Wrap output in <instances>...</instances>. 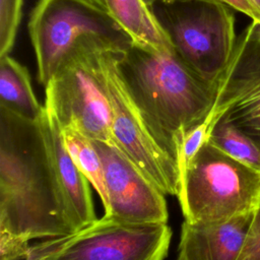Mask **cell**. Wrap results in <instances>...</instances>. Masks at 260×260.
Masks as SVG:
<instances>
[{
  "label": "cell",
  "mask_w": 260,
  "mask_h": 260,
  "mask_svg": "<svg viewBox=\"0 0 260 260\" xmlns=\"http://www.w3.org/2000/svg\"><path fill=\"white\" fill-rule=\"evenodd\" d=\"M232 9L240 11L250 17L252 21L260 23V9L251 0H219Z\"/></svg>",
  "instance_id": "obj_21"
},
{
  "label": "cell",
  "mask_w": 260,
  "mask_h": 260,
  "mask_svg": "<svg viewBox=\"0 0 260 260\" xmlns=\"http://www.w3.org/2000/svg\"><path fill=\"white\" fill-rule=\"evenodd\" d=\"M236 260H260V198L255 207L244 244Z\"/></svg>",
  "instance_id": "obj_19"
},
{
  "label": "cell",
  "mask_w": 260,
  "mask_h": 260,
  "mask_svg": "<svg viewBox=\"0 0 260 260\" xmlns=\"http://www.w3.org/2000/svg\"><path fill=\"white\" fill-rule=\"evenodd\" d=\"M149 5L177 56L217 82L237 43L231 7L219 0H153Z\"/></svg>",
  "instance_id": "obj_5"
},
{
  "label": "cell",
  "mask_w": 260,
  "mask_h": 260,
  "mask_svg": "<svg viewBox=\"0 0 260 260\" xmlns=\"http://www.w3.org/2000/svg\"><path fill=\"white\" fill-rule=\"evenodd\" d=\"M27 27L37 78L44 86L84 36H98L122 47L131 44L112 16L92 0H38Z\"/></svg>",
  "instance_id": "obj_7"
},
{
  "label": "cell",
  "mask_w": 260,
  "mask_h": 260,
  "mask_svg": "<svg viewBox=\"0 0 260 260\" xmlns=\"http://www.w3.org/2000/svg\"><path fill=\"white\" fill-rule=\"evenodd\" d=\"M167 223H132L104 215L65 236L29 245L24 260H164L172 240Z\"/></svg>",
  "instance_id": "obj_6"
},
{
  "label": "cell",
  "mask_w": 260,
  "mask_h": 260,
  "mask_svg": "<svg viewBox=\"0 0 260 260\" xmlns=\"http://www.w3.org/2000/svg\"><path fill=\"white\" fill-rule=\"evenodd\" d=\"M260 9V0H251Z\"/></svg>",
  "instance_id": "obj_24"
},
{
  "label": "cell",
  "mask_w": 260,
  "mask_h": 260,
  "mask_svg": "<svg viewBox=\"0 0 260 260\" xmlns=\"http://www.w3.org/2000/svg\"><path fill=\"white\" fill-rule=\"evenodd\" d=\"M103 7L132 44L157 51H174L146 0H92Z\"/></svg>",
  "instance_id": "obj_13"
},
{
  "label": "cell",
  "mask_w": 260,
  "mask_h": 260,
  "mask_svg": "<svg viewBox=\"0 0 260 260\" xmlns=\"http://www.w3.org/2000/svg\"><path fill=\"white\" fill-rule=\"evenodd\" d=\"M41 118L27 120L0 107V232L28 241L73 233Z\"/></svg>",
  "instance_id": "obj_1"
},
{
  "label": "cell",
  "mask_w": 260,
  "mask_h": 260,
  "mask_svg": "<svg viewBox=\"0 0 260 260\" xmlns=\"http://www.w3.org/2000/svg\"><path fill=\"white\" fill-rule=\"evenodd\" d=\"M125 49L112 48L106 62L113 141L166 195L177 196L180 188L177 164L148 131L121 76L118 61Z\"/></svg>",
  "instance_id": "obj_8"
},
{
  "label": "cell",
  "mask_w": 260,
  "mask_h": 260,
  "mask_svg": "<svg viewBox=\"0 0 260 260\" xmlns=\"http://www.w3.org/2000/svg\"><path fill=\"white\" fill-rule=\"evenodd\" d=\"M114 47L122 46L98 36L82 37L44 86L45 110L61 129L114 143L106 80L107 57Z\"/></svg>",
  "instance_id": "obj_3"
},
{
  "label": "cell",
  "mask_w": 260,
  "mask_h": 260,
  "mask_svg": "<svg viewBox=\"0 0 260 260\" xmlns=\"http://www.w3.org/2000/svg\"><path fill=\"white\" fill-rule=\"evenodd\" d=\"M28 240L0 232V260H24L29 248Z\"/></svg>",
  "instance_id": "obj_20"
},
{
  "label": "cell",
  "mask_w": 260,
  "mask_h": 260,
  "mask_svg": "<svg viewBox=\"0 0 260 260\" xmlns=\"http://www.w3.org/2000/svg\"><path fill=\"white\" fill-rule=\"evenodd\" d=\"M177 197L188 222L226 220L255 210L260 198V172L206 140L181 175Z\"/></svg>",
  "instance_id": "obj_4"
},
{
  "label": "cell",
  "mask_w": 260,
  "mask_h": 260,
  "mask_svg": "<svg viewBox=\"0 0 260 260\" xmlns=\"http://www.w3.org/2000/svg\"><path fill=\"white\" fill-rule=\"evenodd\" d=\"M0 107L24 119L37 121L44 113L25 66L9 55L0 58Z\"/></svg>",
  "instance_id": "obj_14"
},
{
  "label": "cell",
  "mask_w": 260,
  "mask_h": 260,
  "mask_svg": "<svg viewBox=\"0 0 260 260\" xmlns=\"http://www.w3.org/2000/svg\"><path fill=\"white\" fill-rule=\"evenodd\" d=\"M207 141L233 158L260 172V142L238 127L225 114L211 121Z\"/></svg>",
  "instance_id": "obj_15"
},
{
  "label": "cell",
  "mask_w": 260,
  "mask_h": 260,
  "mask_svg": "<svg viewBox=\"0 0 260 260\" xmlns=\"http://www.w3.org/2000/svg\"><path fill=\"white\" fill-rule=\"evenodd\" d=\"M92 142L103 162L109 197L104 215L132 223H167L166 194L115 143Z\"/></svg>",
  "instance_id": "obj_9"
},
{
  "label": "cell",
  "mask_w": 260,
  "mask_h": 260,
  "mask_svg": "<svg viewBox=\"0 0 260 260\" xmlns=\"http://www.w3.org/2000/svg\"><path fill=\"white\" fill-rule=\"evenodd\" d=\"M222 114L260 142V44L251 24L237 39L207 118L211 122Z\"/></svg>",
  "instance_id": "obj_10"
},
{
  "label": "cell",
  "mask_w": 260,
  "mask_h": 260,
  "mask_svg": "<svg viewBox=\"0 0 260 260\" xmlns=\"http://www.w3.org/2000/svg\"><path fill=\"white\" fill-rule=\"evenodd\" d=\"M176 260H187L182 254H180V253H178V257H177V259Z\"/></svg>",
  "instance_id": "obj_23"
},
{
  "label": "cell",
  "mask_w": 260,
  "mask_h": 260,
  "mask_svg": "<svg viewBox=\"0 0 260 260\" xmlns=\"http://www.w3.org/2000/svg\"><path fill=\"white\" fill-rule=\"evenodd\" d=\"M251 26H252V29H253V32L257 39V41L259 42L260 44V23L258 22H255V21H252L251 23Z\"/></svg>",
  "instance_id": "obj_22"
},
{
  "label": "cell",
  "mask_w": 260,
  "mask_h": 260,
  "mask_svg": "<svg viewBox=\"0 0 260 260\" xmlns=\"http://www.w3.org/2000/svg\"><path fill=\"white\" fill-rule=\"evenodd\" d=\"M119 70L148 131L177 164L185 133L212 111L217 82L188 66L174 51L130 44L120 55Z\"/></svg>",
  "instance_id": "obj_2"
},
{
  "label": "cell",
  "mask_w": 260,
  "mask_h": 260,
  "mask_svg": "<svg viewBox=\"0 0 260 260\" xmlns=\"http://www.w3.org/2000/svg\"><path fill=\"white\" fill-rule=\"evenodd\" d=\"M23 0H0V58L13 49L22 16Z\"/></svg>",
  "instance_id": "obj_17"
},
{
  "label": "cell",
  "mask_w": 260,
  "mask_h": 260,
  "mask_svg": "<svg viewBox=\"0 0 260 260\" xmlns=\"http://www.w3.org/2000/svg\"><path fill=\"white\" fill-rule=\"evenodd\" d=\"M253 212L211 223L181 226L179 252L187 260H236L252 221Z\"/></svg>",
  "instance_id": "obj_12"
},
{
  "label": "cell",
  "mask_w": 260,
  "mask_h": 260,
  "mask_svg": "<svg viewBox=\"0 0 260 260\" xmlns=\"http://www.w3.org/2000/svg\"><path fill=\"white\" fill-rule=\"evenodd\" d=\"M210 124V120L206 118L204 122L188 130L182 141L179 143L177 147V167L179 171V178L185 172L202 145L206 142Z\"/></svg>",
  "instance_id": "obj_18"
},
{
  "label": "cell",
  "mask_w": 260,
  "mask_h": 260,
  "mask_svg": "<svg viewBox=\"0 0 260 260\" xmlns=\"http://www.w3.org/2000/svg\"><path fill=\"white\" fill-rule=\"evenodd\" d=\"M67 150L79 171L98 192L105 213L109 211V197L106 188L104 168L101 156L90 138L72 128L62 129Z\"/></svg>",
  "instance_id": "obj_16"
},
{
  "label": "cell",
  "mask_w": 260,
  "mask_h": 260,
  "mask_svg": "<svg viewBox=\"0 0 260 260\" xmlns=\"http://www.w3.org/2000/svg\"><path fill=\"white\" fill-rule=\"evenodd\" d=\"M41 120L67 219L75 232L96 219L89 182L71 158L64 143L62 129L56 119L44 110Z\"/></svg>",
  "instance_id": "obj_11"
}]
</instances>
